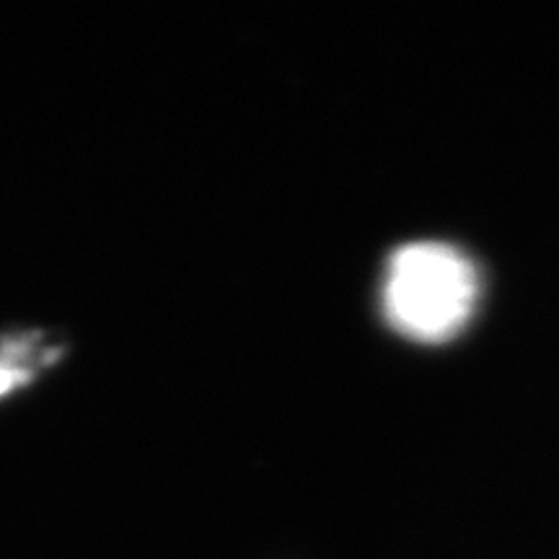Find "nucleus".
<instances>
[{
    "mask_svg": "<svg viewBox=\"0 0 559 559\" xmlns=\"http://www.w3.org/2000/svg\"><path fill=\"white\" fill-rule=\"evenodd\" d=\"M479 298L477 267L449 243L417 241L391 254L383 275V313L404 337L445 342L472 319Z\"/></svg>",
    "mask_w": 559,
    "mask_h": 559,
    "instance_id": "obj_1",
    "label": "nucleus"
},
{
    "mask_svg": "<svg viewBox=\"0 0 559 559\" xmlns=\"http://www.w3.org/2000/svg\"><path fill=\"white\" fill-rule=\"evenodd\" d=\"M29 353H34V349L26 340H13L0 345V396H5L29 379L32 370L24 366V358Z\"/></svg>",
    "mask_w": 559,
    "mask_h": 559,
    "instance_id": "obj_2",
    "label": "nucleus"
}]
</instances>
